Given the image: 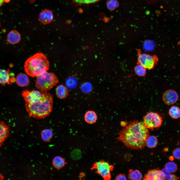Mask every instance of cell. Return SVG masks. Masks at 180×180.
Wrapping results in <instances>:
<instances>
[{
	"instance_id": "cell-1",
	"label": "cell",
	"mask_w": 180,
	"mask_h": 180,
	"mask_svg": "<svg viewBox=\"0 0 180 180\" xmlns=\"http://www.w3.org/2000/svg\"><path fill=\"white\" fill-rule=\"evenodd\" d=\"M117 141H120L128 148L142 150L146 146L150 136L148 128L144 123L136 120L130 122L118 133Z\"/></svg>"
},
{
	"instance_id": "cell-2",
	"label": "cell",
	"mask_w": 180,
	"mask_h": 180,
	"mask_svg": "<svg viewBox=\"0 0 180 180\" xmlns=\"http://www.w3.org/2000/svg\"><path fill=\"white\" fill-rule=\"evenodd\" d=\"M53 105V96L47 91L38 101L32 103H25L26 108L30 116L38 119L48 116L52 112Z\"/></svg>"
},
{
	"instance_id": "cell-3",
	"label": "cell",
	"mask_w": 180,
	"mask_h": 180,
	"mask_svg": "<svg viewBox=\"0 0 180 180\" xmlns=\"http://www.w3.org/2000/svg\"><path fill=\"white\" fill-rule=\"evenodd\" d=\"M49 67V62L46 56L40 52L28 58L24 65L26 73L32 77H37L47 72Z\"/></svg>"
},
{
	"instance_id": "cell-4",
	"label": "cell",
	"mask_w": 180,
	"mask_h": 180,
	"mask_svg": "<svg viewBox=\"0 0 180 180\" xmlns=\"http://www.w3.org/2000/svg\"><path fill=\"white\" fill-rule=\"evenodd\" d=\"M36 77L35 86L41 91L50 90L58 82V77L52 72H46Z\"/></svg>"
},
{
	"instance_id": "cell-5",
	"label": "cell",
	"mask_w": 180,
	"mask_h": 180,
	"mask_svg": "<svg viewBox=\"0 0 180 180\" xmlns=\"http://www.w3.org/2000/svg\"><path fill=\"white\" fill-rule=\"evenodd\" d=\"M114 166L109 162L100 160L95 162L91 168L92 170H96V172L102 176L105 180H109L111 178V172L112 171Z\"/></svg>"
},
{
	"instance_id": "cell-6",
	"label": "cell",
	"mask_w": 180,
	"mask_h": 180,
	"mask_svg": "<svg viewBox=\"0 0 180 180\" xmlns=\"http://www.w3.org/2000/svg\"><path fill=\"white\" fill-rule=\"evenodd\" d=\"M143 121L144 124L146 128L154 130L160 127L162 124V119L158 113L150 112L144 116Z\"/></svg>"
},
{
	"instance_id": "cell-7",
	"label": "cell",
	"mask_w": 180,
	"mask_h": 180,
	"mask_svg": "<svg viewBox=\"0 0 180 180\" xmlns=\"http://www.w3.org/2000/svg\"><path fill=\"white\" fill-rule=\"evenodd\" d=\"M158 60L157 57L140 52L138 53V64H140L146 69H150L153 68L156 64Z\"/></svg>"
},
{
	"instance_id": "cell-8",
	"label": "cell",
	"mask_w": 180,
	"mask_h": 180,
	"mask_svg": "<svg viewBox=\"0 0 180 180\" xmlns=\"http://www.w3.org/2000/svg\"><path fill=\"white\" fill-rule=\"evenodd\" d=\"M46 91L40 90H26L23 91L21 95L26 102L32 103L35 102L40 99L44 94Z\"/></svg>"
},
{
	"instance_id": "cell-9",
	"label": "cell",
	"mask_w": 180,
	"mask_h": 180,
	"mask_svg": "<svg viewBox=\"0 0 180 180\" xmlns=\"http://www.w3.org/2000/svg\"><path fill=\"white\" fill-rule=\"evenodd\" d=\"M15 81L14 74L10 70L0 69V84H11Z\"/></svg>"
},
{
	"instance_id": "cell-10",
	"label": "cell",
	"mask_w": 180,
	"mask_h": 180,
	"mask_svg": "<svg viewBox=\"0 0 180 180\" xmlns=\"http://www.w3.org/2000/svg\"><path fill=\"white\" fill-rule=\"evenodd\" d=\"M178 93L174 90L170 89L164 93L162 97L163 100L166 104L170 105L176 102L178 99Z\"/></svg>"
},
{
	"instance_id": "cell-11",
	"label": "cell",
	"mask_w": 180,
	"mask_h": 180,
	"mask_svg": "<svg viewBox=\"0 0 180 180\" xmlns=\"http://www.w3.org/2000/svg\"><path fill=\"white\" fill-rule=\"evenodd\" d=\"M144 180H165L164 173L158 169L149 170L143 178Z\"/></svg>"
},
{
	"instance_id": "cell-12",
	"label": "cell",
	"mask_w": 180,
	"mask_h": 180,
	"mask_svg": "<svg viewBox=\"0 0 180 180\" xmlns=\"http://www.w3.org/2000/svg\"><path fill=\"white\" fill-rule=\"evenodd\" d=\"M53 18L52 12L48 10H45L42 12L39 16L40 22L44 24H47L51 22Z\"/></svg>"
},
{
	"instance_id": "cell-13",
	"label": "cell",
	"mask_w": 180,
	"mask_h": 180,
	"mask_svg": "<svg viewBox=\"0 0 180 180\" xmlns=\"http://www.w3.org/2000/svg\"><path fill=\"white\" fill-rule=\"evenodd\" d=\"M17 84L21 87H26L30 84V81L28 76L24 73L18 74L15 79Z\"/></svg>"
},
{
	"instance_id": "cell-14",
	"label": "cell",
	"mask_w": 180,
	"mask_h": 180,
	"mask_svg": "<svg viewBox=\"0 0 180 180\" xmlns=\"http://www.w3.org/2000/svg\"><path fill=\"white\" fill-rule=\"evenodd\" d=\"M20 39V36L19 33L16 30H13L8 33L7 40L9 43L14 44L18 43Z\"/></svg>"
},
{
	"instance_id": "cell-15",
	"label": "cell",
	"mask_w": 180,
	"mask_h": 180,
	"mask_svg": "<svg viewBox=\"0 0 180 180\" xmlns=\"http://www.w3.org/2000/svg\"><path fill=\"white\" fill-rule=\"evenodd\" d=\"M56 92L58 98L60 99H64L68 96V90L67 87L64 85L60 84L56 87Z\"/></svg>"
},
{
	"instance_id": "cell-16",
	"label": "cell",
	"mask_w": 180,
	"mask_h": 180,
	"mask_svg": "<svg viewBox=\"0 0 180 180\" xmlns=\"http://www.w3.org/2000/svg\"><path fill=\"white\" fill-rule=\"evenodd\" d=\"M9 128L4 123L0 120V138L4 141L10 135Z\"/></svg>"
},
{
	"instance_id": "cell-17",
	"label": "cell",
	"mask_w": 180,
	"mask_h": 180,
	"mask_svg": "<svg viewBox=\"0 0 180 180\" xmlns=\"http://www.w3.org/2000/svg\"><path fill=\"white\" fill-rule=\"evenodd\" d=\"M84 119L87 123L92 124L96 122L97 116L95 112L92 110H88L85 113Z\"/></svg>"
},
{
	"instance_id": "cell-18",
	"label": "cell",
	"mask_w": 180,
	"mask_h": 180,
	"mask_svg": "<svg viewBox=\"0 0 180 180\" xmlns=\"http://www.w3.org/2000/svg\"><path fill=\"white\" fill-rule=\"evenodd\" d=\"M128 176L130 179L133 180H141L142 178L141 172L136 170H130L128 174Z\"/></svg>"
},
{
	"instance_id": "cell-19",
	"label": "cell",
	"mask_w": 180,
	"mask_h": 180,
	"mask_svg": "<svg viewBox=\"0 0 180 180\" xmlns=\"http://www.w3.org/2000/svg\"><path fill=\"white\" fill-rule=\"evenodd\" d=\"M158 142V139L155 136H150L146 140V145L149 148H152L157 146Z\"/></svg>"
},
{
	"instance_id": "cell-20",
	"label": "cell",
	"mask_w": 180,
	"mask_h": 180,
	"mask_svg": "<svg viewBox=\"0 0 180 180\" xmlns=\"http://www.w3.org/2000/svg\"><path fill=\"white\" fill-rule=\"evenodd\" d=\"M168 113L172 118L178 119L180 117V108L177 106H172L170 109Z\"/></svg>"
},
{
	"instance_id": "cell-21",
	"label": "cell",
	"mask_w": 180,
	"mask_h": 180,
	"mask_svg": "<svg viewBox=\"0 0 180 180\" xmlns=\"http://www.w3.org/2000/svg\"><path fill=\"white\" fill-rule=\"evenodd\" d=\"M53 164L55 168L58 169H60L64 166L65 162L64 159L62 158L60 156H57L54 159Z\"/></svg>"
},
{
	"instance_id": "cell-22",
	"label": "cell",
	"mask_w": 180,
	"mask_h": 180,
	"mask_svg": "<svg viewBox=\"0 0 180 180\" xmlns=\"http://www.w3.org/2000/svg\"><path fill=\"white\" fill-rule=\"evenodd\" d=\"M165 168L168 172L173 173L176 171L178 170V167L175 163L172 162H170L166 164Z\"/></svg>"
},
{
	"instance_id": "cell-23",
	"label": "cell",
	"mask_w": 180,
	"mask_h": 180,
	"mask_svg": "<svg viewBox=\"0 0 180 180\" xmlns=\"http://www.w3.org/2000/svg\"><path fill=\"white\" fill-rule=\"evenodd\" d=\"M134 70L136 74L138 76H144L146 73V68L139 64L135 67Z\"/></svg>"
},
{
	"instance_id": "cell-24",
	"label": "cell",
	"mask_w": 180,
	"mask_h": 180,
	"mask_svg": "<svg viewBox=\"0 0 180 180\" xmlns=\"http://www.w3.org/2000/svg\"><path fill=\"white\" fill-rule=\"evenodd\" d=\"M52 132L49 129H46L43 130L41 132V136L42 140L45 141L49 140L52 138Z\"/></svg>"
},
{
	"instance_id": "cell-25",
	"label": "cell",
	"mask_w": 180,
	"mask_h": 180,
	"mask_svg": "<svg viewBox=\"0 0 180 180\" xmlns=\"http://www.w3.org/2000/svg\"><path fill=\"white\" fill-rule=\"evenodd\" d=\"M154 42L151 40H148L144 42L143 47L144 49L146 50L150 51L154 49L155 46Z\"/></svg>"
},
{
	"instance_id": "cell-26",
	"label": "cell",
	"mask_w": 180,
	"mask_h": 180,
	"mask_svg": "<svg viewBox=\"0 0 180 180\" xmlns=\"http://www.w3.org/2000/svg\"><path fill=\"white\" fill-rule=\"evenodd\" d=\"M162 170L164 173L165 179L169 180H176L178 178L175 175L172 174L171 173L168 172L165 168L162 169Z\"/></svg>"
},
{
	"instance_id": "cell-27",
	"label": "cell",
	"mask_w": 180,
	"mask_h": 180,
	"mask_svg": "<svg viewBox=\"0 0 180 180\" xmlns=\"http://www.w3.org/2000/svg\"><path fill=\"white\" fill-rule=\"evenodd\" d=\"M118 3L116 0H110L106 3V6L108 9L112 10H114L118 5Z\"/></svg>"
},
{
	"instance_id": "cell-28",
	"label": "cell",
	"mask_w": 180,
	"mask_h": 180,
	"mask_svg": "<svg viewBox=\"0 0 180 180\" xmlns=\"http://www.w3.org/2000/svg\"><path fill=\"white\" fill-rule=\"evenodd\" d=\"M76 78L74 77L70 76L66 79V86L68 88H71L72 86H74L76 83Z\"/></svg>"
},
{
	"instance_id": "cell-29",
	"label": "cell",
	"mask_w": 180,
	"mask_h": 180,
	"mask_svg": "<svg viewBox=\"0 0 180 180\" xmlns=\"http://www.w3.org/2000/svg\"><path fill=\"white\" fill-rule=\"evenodd\" d=\"M174 157L177 159H180V148H178L174 149L172 152Z\"/></svg>"
},
{
	"instance_id": "cell-30",
	"label": "cell",
	"mask_w": 180,
	"mask_h": 180,
	"mask_svg": "<svg viewBox=\"0 0 180 180\" xmlns=\"http://www.w3.org/2000/svg\"><path fill=\"white\" fill-rule=\"evenodd\" d=\"M98 0H74L76 2L80 4H89L95 2Z\"/></svg>"
},
{
	"instance_id": "cell-31",
	"label": "cell",
	"mask_w": 180,
	"mask_h": 180,
	"mask_svg": "<svg viewBox=\"0 0 180 180\" xmlns=\"http://www.w3.org/2000/svg\"><path fill=\"white\" fill-rule=\"evenodd\" d=\"M72 156L74 159H78L80 158L81 156V152L80 151L78 150H74L72 153Z\"/></svg>"
},
{
	"instance_id": "cell-32",
	"label": "cell",
	"mask_w": 180,
	"mask_h": 180,
	"mask_svg": "<svg viewBox=\"0 0 180 180\" xmlns=\"http://www.w3.org/2000/svg\"><path fill=\"white\" fill-rule=\"evenodd\" d=\"M115 179L118 180H126L125 175L124 174H120L118 175L116 177Z\"/></svg>"
},
{
	"instance_id": "cell-33",
	"label": "cell",
	"mask_w": 180,
	"mask_h": 180,
	"mask_svg": "<svg viewBox=\"0 0 180 180\" xmlns=\"http://www.w3.org/2000/svg\"><path fill=\"white\" fill-rule=\"evenodd\" d=\"M4 141V140L0 138V148L2 146Z\"/></svg>"
},
{
	"instance_id": "cell-34",
	"label": "cell",
	"mask_w": 180,
	"mask_h": 180,
	"mask_svg": "<svg viewBox=\"0 0 180 180\" xmlns=\"http://www.w3.org/2000/svg\"><path fill=\"white\" fill-rule=\"evenodd\" d=\"M4 2V0H0V7L3 4Z\"/></svg>"
},
{
	"instance_id": "cell-35",
	"label": "cell",
	"mask_w": 180,
	"mask_h": 180,
	"mask_svg": "<svg viewBox=\"0 0 180 180\" xmlns=\"http://www.w3.org/2000/svg\"><path fill=\"white\" fill-rule=\"evenodd\" d=\"M4 177L2 175L0 174V180H2L3 179Z\"/></svg>"
},
{
	"instance_id": "cell-36",
	"label": "cell",
	"mask_w": 180,
	"mask_h": 180,
	"mask_svg": "<svg viewBox=\"0 0 180 180\" xmlns=\"http://www.w3.org/2000/svg\"><path fill=\"white\" fill-rule=\"evenodd\" d=\"M11 0H4V2L6 3H8L10 2Z\"/></svg>"
},
{
	"instance_id": "cell-37",
	"label": "cell",
	"mask_w": 180,
	"mask_h": 180,
	"mask_svg": "<svg viewBox=\"0 0 180 180\" xmlns=\"http://www.w3.org/2000/svg\"><path fill=\"white\" fill-rule=\"evenodd\" d=\"M178 45H180V40L178 42Z\"/></svg>"
},
{
	"instance_id": "cell-38",
	"label": "cell",
	"mask_w": 180,
	"mask_h": 180,
	"mask_svg": "<svg viewBox=\"0 0 180 180\" xmlns=\"http://www.w3.org/2000/svg\"></svg>"
}]
</instances>
